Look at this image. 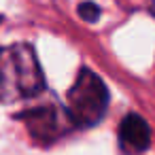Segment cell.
Returning <instances> with one entry per match:
<instances>
[{
	"label": "cell",
	"mask_w": 155,
	"mask_h": 155,
	"mask_svg": "<svg viewBox=\"0 0 155 155\" xmlns=\"http://www.w3.org/2000/svg\"><path fill=\"white\" fill-rule=\"evenodd\" d=\"M45 91V74L32 45L0 47V102L28 100Z\"/></svg>",
	"instance_id": "1"
},
{
	"label": "cell",
	"mask_w": 155,
	"mask_h": 155,
	"mask_svg": "<svg viewBox=\"0 0 155 155\" xmlns=\"http://www.w3.org/2000/svg\"><path fill=\"white\" fill-rule=\"evenodd\" d=\"M110 94L106 83L91 68H79L74 83L66 94V113L74 130H87L98 125L108 110Z\"/></svg>",
	"instance_id": "2"
},
{
	"label": "cell",
	"mask_w": 155,
	"mask_h": 155,
	"mask_svg": "<svg viewBox=\"0 0 155 155\" xmlns=\"http://www.w3.org/2000/svg\"><path fill=\"white\" fill-rule=\"evenodd\" d=\"M17 119L26 125L30 138L43 147L58 142L60 138H64L68 132L74 130L66 108L60 104H53V102L26 108V110L17 113Z\"/></svg>",
	"instance_id": "3"
},
{
	"label": "cell",
	"mask_w": 155,
	"mask_h": 155,
	"mask_svg": "<svg viewBox=\"0 0 155 155\" xmlns=\"http://www.w3.org/2000/svg\"><path fill=\"white\" fill-rule=\"evenodd\" d=\"M151 125L138 113H127L117 127V142L125 155H142L151 147Z\"/></svg>",
	"instance_id": "4"
},
{
	"label": "cell",
	"mask_w": 155,
	"mask_h": 155,
	"mask_svg": "<svg viewBox=\"0 0 155 155\" xmlns=\"http://www.w3.org/2000/svg\"><path fill=\"white\" fill-rule=\"evenodd\" d=\"M77 13H79V17H81L83 21L96 24V21L100 19V15H102V9H100L96 2H91V0H85V2H81V5L77 7Z\"/></svg>",
	"instance_id": "5"
},
{
	"label": "cell",
	"mask_w": 155,
	"mask_h": 155,
	"mask_svg": "<svg viewBox=\"0 0 155 155\" xmlns=\"http://www.w3.org/2000/svg\"><path fill=\"white\" fill-rule=\"evenodd\" d=\"M149 7H151V13L155 15V0H149Z\"/></svg>",
	"instance_id": "6"
}]
</instances>
